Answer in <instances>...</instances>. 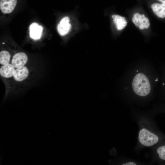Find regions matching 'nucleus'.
<instances>
[{"instance_id": "2", "label": "nucleus", "mask_w": 165, "mask_h": 165, "mask_svg": "<svg viewBox=\"0 0 165 165\" xmlns=\"http://www.w3.org/2000/svg\"><path fill=\"white\" fill-rule=\"evenodd\" d=\"M132 86L134 93L141 97L146 96L151 91V85L149 79L142 73H138L135 75L133 79Z\"/></svg>"}, {"instance_id": "7", "label": "nucleus", "mask_w": 165, "mask_h": 165, "mask_svg": "<svg viewBox=\"0 0 165 165\" xmlns=\"http://www.w3.org/2000/svg\"><path fill=\"white\" fill-rule=\"evenodd\" d=\"M151 7L153 12L158 17L161 18L165 17V5L155 3L151 5Z\"/></svg>"}, {"instance_id": "3", "label": "nucleus", "mask_w": 165, "mask_h": 165, "mask_svg": "<svg viewBox=\"0 0 165 165\" xmlns=\"http://www.w3.org/2000/svg\"><path fill=\"white\" fill-rule=\"evenodd\" d=\"M138 140L142 145L149 147L156 144L159 141V138L156 134L149 129L142 127L139 131Z\"/></svg>"}, {"instance_id": "1", "label": "nucleus", "mask_w": 165, "mask_h": 165, "mask_svg": "<svg viewBox=\"0 0 165 165\" xmlns=\"http://www.w3.org/2000/svg\"><path fill=\"white\" fill-rule=\"evenodd\" d=\"M41 65L29 61L24 52L16 53L9 63L0 65V76L5 87V97L25 90L36 80Z\"/></svg>"}, {"instance_id": "4", "label": "nucleus", "mask_w": 165, "mask_h": 165, "mask_svg": "<svg viewBox=\"0 0 165 165\" xmlns=\"http://www.w3.org/2000/svg\"><path fill=\"white\" fill-rule=\"evenodd\" d=\"M132 20L135 25L141 30L148 29L150 27L149 20L144 14L141 15L138 13H135Z\"/></svg>"}, {"instance_id": "6", "label": "nucleus", "mask_w": 165, "mask_h": 165, "mask_svg": "<svg viewBox=\"0 0 165 165\" xmlns=\"http://www.w3.org/2000/svg\"><path fill=\"white\" fill-rule=\"evenodd\" d=\"M30 36L34 39H38L41 37L43 28L36 23L31 24L29 27Z\"/></svg>"}, {"instance_id": "11", "label": "nucleus", "mask_w": 165, "mask_h": 165, "mask_svg": "<svg viewBox=\"0 0 165 165\" xmlns=\"http://www.w3.org/2000/svg\"><path fill=\"white\" fill-rule=\"evenodd\" d=\"M156 152L160 158L165 160V145L159 147L156 150Z\"/></svg>"}, {"instance_id": "5", "label": "nucleus", "mask_w": 165, "mask_h": 165, "mask_svg": "<svg viewBox=\"0 0 165 165\" xmlns=\"http://www.w3.org/2000/svg\"><path fill=\"white\" fill-rule=\"evenodd\" d=\"M17 0H0V9L4 13H9L14 9Z\"/></svg>"}, {"instance_id": "13", "label": "nucleus", "mask_w": 165, "mask_h": 165, "mask_svg": "<svg viewBox=\"0 0 165 165\" xmlns=\"http://www.w3.org/2000/svg\"><path fill=\"white\" fill-rule=\"evenodd\" d=\"M136 164L133 161H129L122 164L123 165H135Z\"/></svg>"}, {"instance_id": "9", "label": "nucleus", "mask_w": 165, "mask_h": 165, "mask_svg": "<svg viewBox=\"0 0 165 165\" xmlns=\"http://www.w3.org/2000/svg\"><path fill=\"white\" fill-rule=\"evenodd\" d=\"M11 55L8 51L3 50L0 52V65L9 63L10 60Z\"/></svg>"}, {"instance_id": "10", "label": "nucleus", "mask_w": 165, "mask_h": 165, "mask_svg": "<svg viewBox=\"0 0 165 165\" xmlns=\"http://www.w3.org/2000/svg\"><path fill=\"white\" fill-rule=\"evenodd\" d=\"M71 27L70 24H58L57 30L59 34L61 35H64L68 33Z\"/></svg>"}, {"instance_id": "14", "label": "nucleus", "mask_w": 165, "mask_h": 165, "mask_svg": "<svg viewBox=\"0 0 165 165\" xmlns=\"http://www.w3.org/2000/svg\"><path fill=\"white\" fill-rule=\"evenodd\" d=\"M162 3L165 5V0H157Z\"/></svg>"}, {"instance_id": "12", "label": "nucleus", "mask_w": 165, "mask_h": 165, "mask_svg": "<svg viewBox=\"0 0 165 165\" xmlns=\"http://www.w3.org/2000/svg\"><path fill=\"white\" fill-rule=\"evenodd\" d=\"M70 19L68 17L66 16L62 19L60 22V24H66L69 23Z\"/></svg>"}, {"instance_id": "8", "label": "nucleus", "mask_w": 165, "mask_h": 165, "mask_svg": "<svg viewBox=\"0 0 165 165\" xmlns=\"http://www.w3.org/2000/svg\"><path fill=\"white\" fill-rule=\"evenodd\" d=\"M112 17L118 30L123 29L127 25V23L125 17L115 14L112 15Z\"/></svg>"}]
</instances>
